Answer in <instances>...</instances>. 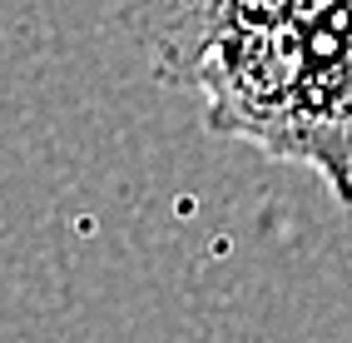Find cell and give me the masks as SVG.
<instances>
[{"label": "cell", "mask_w": 352, "mask_h": 343, "mask_svg": "<svg viewBox=\"0 0 352 343\" xmlns=\"http://www.w3.org/2000/svg\"><path fill=\"white\" fill-rule=\"evenodd\" d=\"M288 15L293 0H129L120 20L144 45L149 70L164 85H189L199 60L219 40L258 25H278Z\"/></svg>", "instance_id": "6da1fadb"}]
</instances>
